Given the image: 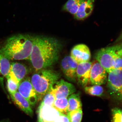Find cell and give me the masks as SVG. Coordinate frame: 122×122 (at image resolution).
Returning <instances> with one entry per match:
<instances>
[{"instance_id": "obj_2", "label": "cell", "mask_w": 122, "mask_h": 122, "mask_svg": "<svg viewBox=\"0 0 122 122\" xmlns=\"http://www.w3.org/2000/svg\"><path fill=\"white\" fill-rule=\"evenodd\" d=\"M34 38V36L28 34L14 35L9 38L0 49L9 60L29 59L32 49Z\"/></svg>"}, {"instance_id": "obj_4", "label": "cell", "mask_w": 122, "mask_h": 122, "mask_svg": "<svg viewBox=\"0 0 122 122\" xmlns=\"http://www.w3.org/2000/svg\"><path fill=\"white\" fill-rule=\"evenodd\" d=\"M117 45L102 48L95 54L96 61L100 63L107 73L113 70L117 53Z\"/></svg>"}, {"instance_id": "obj_27", "label": "cell", "mask_w": 122, "mask_h": 122, "mask_svg": "<svg viewBox=\"0 0 122 122\" xmlns=\"http://www.w3.org/2000/svg\"><path fill=\"white\" fill-rule=\"evenodd\" d=\"M117 46V52L118 54L122 56V43L121 45Z\"/></svg>"}, {"instance_id": "obj_6", "label": "cell", "mask_w": 122, "mask_h": 122, "mask_svg": "<svg viewBox=\"0 0 122 122\" xmlns=\"http://www.w3.org/2000/svg\"><path fill=\"white\" fill-rule=\"evenodd\" d=\"M18 90V92L29 102L31 106L36 105L38 99L30 79L26 78L20 82Z\"/></svg>"}, {"instance_id": "obj_24", "label": "cell", "mask_w": 122, "mask_h": 122, "mask_svg": "<svg viewBox=\"0 0 122 122\" xmlns=\"http://www.w3.org/2000/svg\"><path fill=\"white\" fill-rule=\"evenodd\" d=\"M112 122H122V109L114 108L112 110Z\"/></svg>"}, {"instance_id": "obj_25", "label": "cell", "mask_w": 122, "mask_h": 122, "mask_svg": "<svg viewBox=\"0 0 122 122\" xmlns=\"http://www.w3.org/2000/svg\"><path fill=\"white\" fill-rule=\"evenodd\" d=\"M115 69L122 70V56L118 54L117 51L115 59L114 65L113 67V70Z\"/></svg>"}, {"instance_id": "obj_1", "label": "cell", "mask_w": 122, "mask_h": 122, "mask_svg": "<svg viewBox=\"0 0 122 122\" xmlns=\"http://www.w3.org/2000/svg\"><path fill=\"white\" fill-rule=\"evenodd\" d=\"M62 45L54 38L34 36L30 60L36 71L47 69L58 60Z\"/></svg>"}, {"instance_id": "obj_28", "label": "cell", "mask_w": 122, "mask_h": 122, "mask_svg": "<svg viewBox=\"0 0 122 122\" xmlns=\"http://www.w3.org/2000/svg\"><path fill=\"white\" fill-rule=\"evenodd\" d=\"M122 39V34H121V35H120V36L119 37V38L118 39V40H121V39Z\"/></svg>"}, {"instance_id": "obj_15", "label": "cell", "mask_w": 122, "mask_h": 122, "mask_svg": "<svg viewBox=\"0 0 122 122\" xmlns=\"http://www.w3.org/2000/svg\"><path fill=\"white\" fill-rule=\"evenodd\" d=\"M10 95L14 102L20 109L28 115L31 116L33 115V111L31 105L18 92Z\"/></svg>"}, {"instance_id": "obj_7", "label": "cell", "mask_w": 122, "mask_h": 122, "mask_svg": "<svg viewBox=\"0 0 122 122\" xmlns=\"http://www.w3.org/2000/svg\"><path fill=\"white\" fill-rule=\"evenodd\" d=\"M107 72L97 61L92 62L90 72V83L92 85H101L107 81Z\"/></svg>"}, {"instance_id": "obj_5", "label": "cell", "mask_w": 122, "mask_h": 122, "mask_svg": "<svg viewBox=\"0 0 122 122\" xmlns=\"http://www.w3.org/2000/svg\"><path fill=\"white\" fill-rule=\"evenodd\" d=\"M108 73L107 86L110 94L117 100H122V70H114Z\"/></svg>"}, {"instance_id": "obj_12", "label": "cell", "mask_w": 122, "mask_h": 122, "mask_svg": "<svg viewBox=\"0 0 122 122\" xmlns=\"http://www.w3.org/2000/svg\"><path fill=\"white\" fill-rule=\"evenodd\" d=\"M92 65L91 62L79 63L76 71L77 80L82 86L86 87L90 83V72Z\"/></svg>"}, {"instance_id": "obj_8", "label": "cell", "mask_w": 122, "mask_h": 122, "mask_svg": "<svg viewBox=\"0 0 122 122\" xmlns=\"http://www.w3.org/2000/svg\"><path fill=\"white\" fill-rule=\"evenodd\" d=\"M61 65L66 78L70 81L75 82L77 81L76 71L78 63L71 56H68L62 59Z\"/></svg>"}, {"instance_id": "obj_17", "label": "cell", "mask_w": 122, "mask_h": 122, "mask_svg": "<svg viewBox=\"0 0 122 122\" xmlns=\"http://www.w3.org/2000/svg\"><path fill=\"white\" fill-rule=\"evenodd\" d=\"M85 0H68L63 5V11L68 12L74 15L76 14L81 3Z\"/></svg>"}, {"instance_id": "obj_26", "label": "cell", "mask_w": 122, "mask_h": 122, "mask_svg": "<svg viewBox=\"0 0 122 122\" xmlns=\"http://www.w3.org/2000/svg\"><path fill=\"white\" fill-rule=\"evenodd\" d=\"M54 122H70L68 115L66 114L61 113Z\"/></svg>"}, {"instance_id": "obj_9", "label": "cell", "mask_w": 122, "mask_h": 122, "mask_svg": "<svg viewBox=\"0 0 122 122\" xmlns=\"http://www.w3.org/2000/svg\"><path fill=\"white\" fill-rule=\"evenodd\" d=\"M76 90L73 84L63 79L58 81L53 87L56 99L67 98L68 96L74 93Z\"/></svg>"}, {"instance_id": "obj_21", "label": "cell", "mask_w": 122, "mask_h": 122, "mask_svg": "<svg viewBox=\"0 0 122 122\" xmlns=\"http://www.w3.org/2000/svg\"><path fill=\"white\" fill-rule=\"evenodd\" d=\"M53 87L43 97L42 101L41 103L42 105L53 106V104L56 99L53 90Z\"/></svg>"}, {"instance_id": "obj_13", "label": "cell", "mask_w": 122, "mask_h": 122, "mask_svg": "<svg viewBox=\"0 0 122 122\" xmlns=\"http://www.w3.org/2000/svg\"><path fill=\"white\" fill-rule=\"evenodd\" d=\"M26 66L21 63L13 62L11 64L10 69L7 76L20 83L28 73Z\"/></svg>"}, {"instance_id": "obj_22", "label": "cell", "mask_w": 122, "mask_h": 122, "mask_svg": "<svg viewBox=\"0 0 122 122\" xmlns=\"http://www.w3.org/2000/svg\"><path fill=\"white\" fill-rule=\"evenodd\" d=\"M68 115L70 122H81L82 117L81 108L70 112Z\"/></svg>"}, {"instance_id": "obj_29", "label": "cell", "mask_w": 122, "mask_h": 122, "mask_svg": "<svg viewBox=\"0 0 122 122\" xmlns=\"http://www.w3.org/2000/svg\"><path fill=\"white\" fill-rule=\"evenodd\" d=\"M38 122H42V121H38Z\"/></svg>"}, {"instance_id": "obj_19", "label": "cell", "mask_w": 122, "mask_h": 122, "mask_svg": "<svg viewBox=\"0 0 122 122\" xmlns=\"http://www.w3.org/2000/svg\"><path fill=\"white\" fill-rule=\"evenodd\" d=\"M53 106L61 113H68V103L67 98L56 99Z\"/></svg>"}, {"instance_id": "obj_11", "label": "cell", "mask_w": 122, "mask_h": 122, "mask_svg": "<svg viewBox=\"0 0 122 122\" xmlns=\"http://www.w3.org/2000/svg\"><path fill=\"white\" fill-rule=\"evenodd\" d=\"M61 113L54 107L41 104L38 110V121L54 122Z\"/></svg>"}, {"instance_id": "obj_18", "label": "cell", "mask_w": 122, "mask_h": 122, "mask_svg": "<svg viewBox=\"0 0 122 122\" xmlns=\"http://www.w3.org/2000/svg\"><path fill=\"white\" fill-rule=\"evenodd\" d=\"M68 113L72 111L81 109V103L78 93L72 94L68 97Z\"/></svg>"}, {"instance_id": "obj_23", "label": "cell", "mask_w": 122, "mask_h": 122, "mask_svg": "<svg viewBox=\"0 0 122 122\" xmlns=\"http://www.w3.org/2000/svg\"><path fill=\"white\" fill-rule=\"evenodd\" d=\"M6 78L7 79V89L10 94H12L17 91L20 83L8 76H7Z\"/></svg>"}, {"instance_id": "obj_3", "label": "cell", "mask_w": 122, "mask_h": 122, "mask_svg": "<svg viewBox=\"0 0 122 122\" xmlns=\"http://www.w3.org/2000/svg\"><path fill=\"white\" fill-rule=\"evenodd\" d=\"M60 77L57 72L47 69L39 70L33 75L30 81L37 95L38 100L43 98L59 81Z\"/></svg>"}, {"instance_id": "obj_20", "label": "cell", "mask_w": 122, "mask_h": 122, "mask_svg": "<svg viewBox=\"0 0 122 122\" xmlns=\"http://www.w3.org/2000/svg\"><path fill=\"white\" fill-rule=\"evenodd\" d=\"M85 91L86 93L92 96H101L103 92L102 86L99 85H93L85 87Z\"/></svg>"}, {"instance_id": "obj_16", "label": "cell", "mask_w": 122, "mask_h": 122, "mask_svg": "<svg viewBox=\"0 0 122 122\" xmlns=\"http://www.w3.org/2000/svg\"><path fill=\"white\" fill-rule=\"evenodd\" d=\"M10 65V60L2 53L0 49V83L3 86L4 79L8 74Z\"/></svg>"}, {"instance_id": "obj_14", "label": "cell", "mask_w": 122, "mask_h": 122, "mask_svg": "<svg viewBox=\"0 0 122 122\" xmlns=\"http://www.w3.org/2000/svg\"><path fill=\"white\" fill-rule=\"evenodd\" d=\"M94 0H85L83 1L74 15L75 19L82 20L86 19L91 15L94 8Z\"/></svg>"}, {"instance_id": "obj_10", "label": "cell", "mask_w": 122, "mask_h": 122, "mask_svg": "<svg viewBox=\"0 0 122 122\" xmlns=\"http://www.w3.org/2000/svg\"><path fill=\"white\" fill-rule=\"evenodd\" d=\"M70 56L79 64L90 61L91 54L87 46L80 44L76 45L72 48Z\"/></svg>"}]
</instances>
